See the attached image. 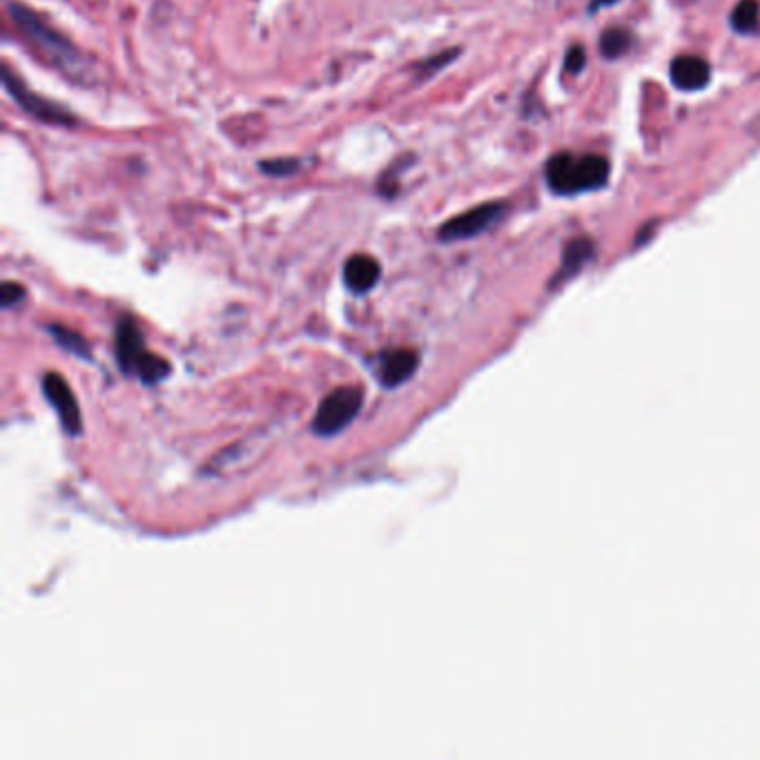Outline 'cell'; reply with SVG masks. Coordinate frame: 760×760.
<instances>
[{
    "mask_svg": "<svg viewBox=\"0 0 760 760\" xmlns=\"http://www.w3.org/2000/svg\"><path fill=\"white\" fill-rule=\"evenodd\" d=\"M50 333L58 341V344L67 350V353H74V355L85 357V359L90 357V344H87V341L79 333H74V330H67L63 326H52Z\"/></svg>",
    "mask_w": 760,
    "mask_h": 760,
    "instance_id": "5bb4252c",
    "label": "cell"
},
{
    "mask_svg": "<svg viewBox=\"0 0 760 760\" xmlns=\"http://www.w3.org/2000/svg\"><path fill=\"white\" fill-rule=\"evenodd\" d=\"M671 83H674L682 92H698L707 87L711 79V67L700 56H678L671 63Z\"/></svg>",
    "mask_w": 760,
    "mask_h": 760,
    "instance_id": "9c48e42d",
    "label": "cell"
},
{
    "mask_svg": "<svg viewBox=\"0 0 760 760\" xmlns=\"http://www.w3.org/2000/svg\"><path fill=\"white\" fill-rule=\"evenodd\" d=\"M584 63H587V54H584V50H582L580 45H576V47H571L569 54H567V61H564V70L571 72V74H578L582 70V67H584Z\"/></svg>",
    "mask_w": 760,
    "mask_h": 760,
    "instance_id": "ac0fdd59",
    "label": "cell"
},
{
    "mask_svg": "<svg viewBox=\"0 0 760 760\" xmlns=\"http://www.w3.org/2000/svg\"><path fill=\"white\" fill-rule=\"evenodd\" d=\"M364 404V391L362 386H341L337 391L324 397V402L319 404L313 431L321 437H333L344 431V428L355 420L357 413L362 411Z\"/></svg>",
    "mask_w": 760,
    "mask_h": 760,
    "instance_id": "277c9868",
    "label": "cell"
},
{
    "mask_svg": "<svg viewBox=\"0 0 760 760\" xmlns=\"http://www.w3.org/2000/svg\"><path fill=\"white\" fill-rule=\"evenodd\" d=\"M609 179V161L598 154H555L547 163V183L555 194L573 197V194L602 188Z\"/></svg>",
    "mask_w": 760,
    "mask_h": 760,
    "instance_id": "7a4b0ae2",
    "label": "cell"
},
{
    "mask_svg": "<svg viewBox=\"0 0 760 760\" xmlns=\"http://www.w3.org/2000/svg\"><path fill=\"white\" fill-rule=\"evenodd\" d=\"M3 87H5V92L23 107V112L34 116L36 121L47 123V125H63V128H74V125L79 123L76 121V116L67 112L63 105H58L50 99H45V96L29 90V87L18 79L9 67H3Z\"/></svg>",
    "mask_w": 760,
    "mask_h": 760,
    "instance_id": "5b68a950",
    "label": "cell"
},
{
    "mask_svg": "<svg viewBox=\"0 0 760 760\" xmlns=\"http://www.w3.org/2000/svg\"><path fill=\"white\" fill-rule=\"evenodd\" d=\"M382 266L370 255H353L344 266V284L355 295H366L379 284Z\"/></svg>",
    "mask_w": 760,
    "mask_h": 760,
    "instance_id": "30bf717a",
    "label": "cell"
},
{
    "mask_svg": "<svg viewBox=\"0 0 760 760\" xmlns=\"http://www.w3.org/2000/svg\"><path fill=\"white\" fill-rule=\"evenodd\" d=\"M116 359L123 373L139 375L148 386L170 375V364L145 350L141 328L132 317H123L116 326Z\"/></svg>",
    "mask_w": 760,
    "mask_h": 760,
    "instance_id": "3957f363",
    "label": "cell"
},
{
    "mask_svg": "<svg viewBox=\"0 0 760 760\" xmlns=\"http://www.w3.org/2000/svg\"><path fill=\"white\" fill-rule=\"evenodd\" d=\"M7 12L12 16L18 32L25 36V41L32 45L47 63L70 76V79H79L85 70V58L79 52V47L72 41H67V36H63L58 29L47 23L43 16H38L34 9L25 7L23 3L12 0V3L7 5Z\"/></svg>",
    "mask_w": 760,
    "mask_h": 760,
    "instance_id": "6da1fadb",
    "label": "cell"
},
{
    "mask_svg": "<svg viewBox=\"0 0 760 760\" xmlns=\"http://www.w3.org/2000/svg\"><path fill=\"white\" fill-rule=\"evenodd\" d=\"M417 366H420V355L413 348L384 350L377 357V379L384 388H397L415 375Z\"/></svg>",
    "mask_w": 760,
    "mask_h": 760,
    "instance_id": "ba28073f",
    "label": "cell"
},
{
    "mask_svg": "<svg viewBox=\"0 0 760 760\" xmlns=\"http://www.w3.org/2000/svg\"><path fill=\"white\" fill-rule=\"evenodd\" d=\"M43 393L47 402L52 404L54 411L61 417L63 428L70 435H79L83 422H81V408L76 402V395L72 393L70 384L58 373H47L43 379Z\"/></svg>",
    "mask_w": 760,
    "mask_h": 760,
    "instance_id": "52a82bcc",
    "label": "cell"
},
{
    "mask_svg": "<svg viewBox=\"0 0 760 760\" xmlns=\"http://www.w3.org/2000/svg\"><path fill=\"white\" fill-rule=\"evenodd\" d=\"M23 299H25V288L21 284H16V281H5L3 288H0V304H3V308H12Z\"/></svg>",
    "mask_w": 760,
    "mask_h": 760,
    "instance_id": "e0dca14e",
    "label": "cell"
},
{
    "mask_svg": "<svg viewBox=\"0 0 760 760\" xmlns=\"http://www.w3.org/2000/svg\"><path fill=\"white\" fill-rule=\"evenodd\" d=\"M593 257V243L589 239H573L569 241V246L564 248V259H562V268L555 279H569L571 275H576L578 270H582L584 263Z\"/></svg>",
    "mask_w": 760,
    "mask_h": 760,
    "instance_id": "8fae6325",
    "label": "cell"
},
{
    "mask_svg": "<svg viewBox=\"0 0 760 760\" xmlns=\"http://www.w3.org/2000/svg\"><path fill=\"white\" fill-rule=\"evenodd\" d=\"M631 45V36L627 29L622 27H611L607 29V32L602 34V41H600V50L602 54L607 58H618L625 54L629 50Z\"/></svg>",
    "mask_w": 760,
    "mask_h": 760,
    "instance_id": "4fadbf2b",
    "label": "cell"
},
{
    "mask_svg": "<svg viewBox=\"0 0 760 760\" xmlns=\"http://www.w3.org/2000/svg\"><path fill=\"white\" fill-rule=\"evenodd\" d=\"M506 208L509 206L502 201H489V203H482V206H475L471 210L457 214V217L446 221L444 226L437 230V239H440L442 243H455V241L480 237L482 232L498 226V223L504 219Z\"/></svg>",
    "mask_w": 760,
    "mask_h": 760,
    "instance_id": "8992f818",
    "label": "cell"
},
{
    "mask_svg": "<svg viewBox=\"0 0 760 760\" xmlns=\"http://www.w3.org/2000/svg\"><path fill=\"white\" fill-rule=\"evenodd\" d=\"M760 18V3L758 0H740L732 12V27L736 32L752 34L758 27Z\"/></svg>",
    "mask_w": 760,
    "mask_h": 760,
    "instance_id": "7c38bea8",
    "label": "cell"
},
{
    "mask_svg": "<svg viewBox=\"0 0 760 760\" xmlns=\"http://www.w3.org/2000/svg\"><path fill=\"white\" fill-rule=\"evenodd\" d=\"M457 54H460V50H448V52H442V54L428 56L426 61L415 65V70H417V74H420V76H433L437 70H440V67H444V65H448L451 61H455Z\"/></svg>",
    "mask_w": 760,
    "mask_h": 760,
    "instance_id": "2e32d148",
    "label": "cell"
},
{
    "mask_svg": "<svg viewBox=\"0 0 760 760\" xmlns=\"http://www.w3.org/2000/svg\"><path fill=\"white\" fill-rule=\"evenodd\" d=\"M259 170L263 174H268V177L286 179L301 170V161L299 159H268V161H259Z\"/></svg>",
    "mask_w": 760,
    "mask_h": 760,
    "instance_id": "9a60e30c",
    "label": "cell"
},
{
    "mask_svg": "<svg viewBox=\"0 0 760 760\" xmlns=\"http://www.w3.org/2000/svg\"><path fill=\"white\" fill-rule=\"evenodd\" d=\"M613 3H618V0H593V5H598V7H607Z\"/></svg>",
    "mask_w": 760,
    "mask_h": 760,
    "instance_id": "d6986e66",
    "label": "cell"
}]
</instances>
